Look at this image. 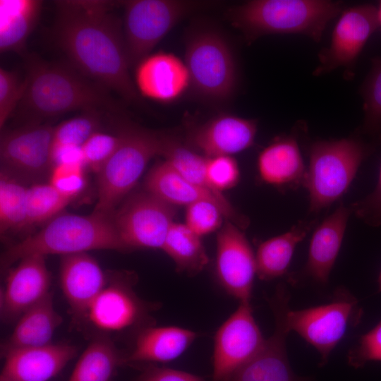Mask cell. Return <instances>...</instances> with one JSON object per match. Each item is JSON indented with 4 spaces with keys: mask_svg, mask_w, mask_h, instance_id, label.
<instances>
[{
    "mask_svg": "<svg viewBox=\"0 0 381 381\" xmlns=\"http://www.w3.org/2000/svg\"><path fill=\"white\" fill-rule=\"evenodd\" d=\"M291 295L284 284H279L274 294L267 298L274 317L275 327L248 362L236 370L227 381H313L292 370L287 356L286 340L290 332L286 324Z\"/></svg>",
    "mask_w": 381,
    "mask_h": 381,
    "instance_id": "cell-12",
    "label": "cell"
},
{
    "mask_svg": "<svg viewBox=\"0 0 381 381\" xmlns=\"http://www.w3.org/2000/svg\"><path fill=\"white\" fill-rule=\"evenodd\" d=\"M71 201L49 182L32 184L28 189L27 228L48 222Z\"/></svg>",
    "mask_w": 381,
    "mask_h": 381,
    "instance_id": "cell-32",
    "label": "cell"
},
{
    "mask_svg": "<svg viewBox=\"0 0 381 381\" xmlns=\"http://www.w3.org/2000/svg\"><path fill=\"white\" fill-rule=\"evenodd\" d=\"M50 274L45 257H25L10 270L1 293V306L6 318L20 316L50 292Z\"/></svg>",
    "mask_w": 381,
    "mask_h": 381,
    "instance_id": "cell-21",
    "label": "cell"
},
{
    "mask_svg": "<svg viewBox=\"0 0 381 381\" xmlns=\"http://www.w3.org/2000/svg\"><path fill=\"white\" fill-rule=\"evenodd\" d=\"M162 250L173 260L179 272L195 275L209 262L201 237L185 224L173 223Z\"/></svg>",
    "mask_w": 381,
    "mask_h": 381,
    "instance_id": "cell-29",
    "label": "cell"
},
{
    "mask_svg": "<svg viewBox=\"0 0 381 381\" xmlns=\"http://www.w3.org/2000/svg\"><path fill=\"white\" fill-rule=\"evenodd\" d=\"M372 147L356 137L321 140L309 148L303 186L309 196V211L318 214L347 192Z\"/></svg>",
    "mask_w": 381,
    "mask_h": 381,
    "instance_id": "cell-5",
    "label": "cell"
},
{
    "mask_svg": "<svg viewBox=\"0 0 381 381\" xmlns=\"http://www.w3.org/2000/svg\"><path fill=\"white\" fill-rule=\"evenodd\" d=\"M197 337L195 332L177 327H145L137 334L133 349L125 362L171 361L184 353Z\"/></svg>",
    "mask_w": 381,
    "mask_h": 381,
    "instance_id": "cell-25",
    "label": "cell"
},
{
    "mask_svg": "<svg viewBox=\"0 0 381 381\" xmlns=\"http://www.w3.org/2000/svg\"><path fill=\"white\" fill-rule=\"evenodd\" d=\"M62 318L54 308L51 292L23 313L4 345V352L19 348L42 346L52 344Z\"/></svg>",
    "mask_w": 381,
    "mask_h": 381,
    "instance_id": "cell-27",
    "label": "cell"
},
{
    "mask_svg": "<svg viewBox=\"0 0 381 381\" xmlns=\"http://www.w3.org/2000/svg\"><path fill=\"white\" fill-rule=\"evenodd\" d=\"M121 140V131L116 134L99 131L94 133L81 146L85 167L97 174L116 151Z\"/></svg>",
    "mask_w": 381,
    "mask_h": 381,
    "instance_id": "cell-35",
    "label": "cell"
},
{
    "mask_svg": "<svg viewBox=\"0 0 381 381\" xmlns=\"http://www.w3.org/2000/svg\"><path fill=\"white\" fill-rule=\"evenodd\" d=\"M257 129L253 119L222 114L195 128L188 142L206 157L231 156L253 145Z\"/></svg>",
    "mask_w": 381,
    "mask_h": 381,
    "instance_id": "cell-19",
    "label": "cell"
},
{
    "mask_svg": "<svg viewBox=\"0 0 381 381\" xmlns=\"http://www.w3.org/2000/svg\"><path fill=\"white\" fill-rule=\"evenodd\" d=\"M329 0H252L226 13L247 40L273 34H300L319 42L327 24L344 9Z\"/></svg>",
    "mask_w": 381,
    "mask_h": 381,
    "instance_id": "cell-3",
    "label": "cell"
},
{
    "mask_svg": "<svg viewBox=\"0 0 381 381\" xmlns=\"http://www.w3.org/2000/svg\"><path fill=\"white\" fill-rule=\"evenodd\" d=\"M349 207L352 213L366 224L374 227L381 226V164L374 189Z\"/></svg>",
    "mask_w": 381,
    "mask_h": 381,
    "instance_id": "cell-41",
    "label": "cell"
},
{
    "mask_svg": "<svg viewBox=\"0 0 381 381\" xmlns=\"http://www.w3.org/2000/svg\"><path fill=\"white\" fill-rule=\"evenodd\" d=\"M352 214L343 202L314 228L303 268L291 280L309 279L325 285L341 247L347 223Z\"/></svg>",
    "mask_w": 381,
    "mask_h": 381,
    "instance_id": "cell-20",
    "label": "cell"
},
{
    "mask_svg": "<svg viewBox=\"0 0 381 381\" xmlns=\"http://www.w3.org/2000/svg\"><path fill=\"white\" fill-rule=\"evenodd\" d=\"M93 250H127L111 215L61 213L40 230L9 247L3 254L2 265L8 267L32 255L64 256Z\"/></svg>",
    "mask_w": 381,
    "mask_h": 381,
    "instance_id": "cell-4",
    "label": "cell"
},
{
    "mask_svg": "<svg viewBox=\"0 0 381 381\" xmlns=\"http://www.w3.org/2000/svg\"><path fill=\"white\" fill-rule=\"evenodd\" d=\"M78 349L68 344H50L4 352L0 381H48L75 356Z\"/></svg>",
    "mask_w": 381,
    "mask_h": 381,
    "instance_id": "cell-22",
    "label": "cell"
},
{
    "mask_svg": "<svg viewBox=\"0 0 381 381\" xmlns=\"http://www.w3.org/2000/svg\"><path fill=\"white\" fill-rule=\"evenodd\" d=\"M214 3L186 0L123 1V36L130 67L136 66L187 16Z\"/></svg>",
    "mask_w": 381,
    "mask_h": 381,
    "instance_id": "cell-7",
    "label": "cell"
},
{
    "mask_svg": "<svg viewBox=\"0 0 381 381\" xmlns=\"http://www.w3.org/2000/svg\"><path fill=\"white\" fill-rule=\"evenodd\" d=\"M206 171L211 185L220 193L235 186L240 179L238 166L231 156L207 157Z\"/></svg>",
    "mask_w": 381,
    "mask_h": 381,
    "instance_id": "cell-39",
    "label": "cell"
},
{
    "mask_svg": "<svg viewBox=\"0 0 381 381\" xmlns=\"http://www.w3.org/2000/svg\"><path fill=\"white\" fill-rule=\"evenodd\" d=\"M134 83L143 97L169 103L190 87V78L184 61L172 53L159 52L135 66Z\"/></svg>",
    "mask_w": 381,
    "mask_h": 381,
    "instance_id": "cell-18",
    "label": "cell"
},
{
    "mask_svg": "<svg viewBox=\"0 0 381 381\" xmlns=\"http://www.w3.org/2000/svg\"><path fill=\"white\" fill-rule=\"evenodd\" d=\"M85 166L83 164H61L52 167L49 183L67 198L73 199L85 186Z\"/></svg>",
    "mask_w": 381,
    "mask_h": 381,
    "instance_id": "cell-37",
    "label": "cell"
},
{
    "mask_svg": "<svg viewBox=\"0 0 381 381\" xmlns=\"http://www.w3.org/2000/svg\"><path fill=\"white\" fill-rule=\"evenodd\" d=\"M361 94L363 109L362 133L375 138L381 136V57L372 59Z\"/></svg>",
    "mask_w": 381,
    "mask_h": 381,
    "instance_id": "cell-33",
    "label": "cell"
},
{
    "mask_svg": "<svg viewBox=\"0 0 381 381\" xmlns=\"http://www.w3.org/2000/svg\"><path fill=\"white\" fill-rule=\"evenodd\" d=\"M54 4V39L72 66L126 101L140 102L129 73L121 21L113 11L119 3L61 0Z\"/></svg>",
    "mask_w": 381,
    "mask_h": 381,
    "instance_id": "cell-1",
    "label": "cell"
},
{
    "mask_svg": "<svg viewBox=\"0 0 381 381\" xmlns=\"http://www.w3.org/2000/svg\"><path fill=\"white\" fill-rule=\"evenodd\" d=\"M59 282L72 313L80 320L107 285L99 264L87 253L61 257Z\"/></svg>",
    "mask_w": 381,
    "mask_h": 381,
    "instance_id": "cell-23",
    "label": "cell"
},
{
    "mask_svg": "<svg viewBox=\"0 0 381 381\" xmlns=\"http://www.w3.org/2000/svg\"><path fill=\"white\" fill-rule=\"evenodd\" d=\"M42 2L38 0L0 1V50L23 54L36 25Z\"/></svg>",
    "mask_w": 381,
    "mask_h": 381,
    "instance_id": "cell-28",
    "label": "cell"
},
{
    "mask_svg": "<svg viewBox=\"0 0 381 381\" xmlns=\"http://www.w3.org/2000/svg\"><path fill=\"white\" fill-rule=\"evenodd\" d=\"M362 315L356 298L340 287L327 303L301 310L289 309L286 324L290 332H296L318 351L320 365L322 366L346 332L360 322Z\"/></svg>",
    "mask_w": 381,
    "mask_h": 381,
    "instance_id": "cell-9",
    "label": "cell"
},
{
    "mask_svg": "<svg viewBox=\"0 0 381 381\" xmlns=\"http://www.w3.org/2000/svg\"><path fill=\"white\" fill-rule=\"evenodd\" d=\"M176 210L145 190L131 195L111 217L126 250L162 249Z\"/></svg>",
    "mask_w": 381,
    "mask_h": 381,
    "instance_id": "cell-10",
    "label": "cell"
},
{
    "mask_svg": "<svg viewBox=\"0 0 381 381\" xmlns=\"http://www.w3.org/2000/svg\"><path fill=\"white\" fill-rule=\"evenodd\" d=\"M26 59L25 89L14 112L25 121L23 125L41 123L75 110L123 111L107 89L72 66L48 62L35 55Z\"/></svg>",
    "mask_w": 381,
    "mask_h": 381,
    "instance_id": "cell-2",
    "label": "cell"
},
{
    "mask_svg": "<svg viewBox=\"0 0 381 381\" xmlns=\"http://www.w3.org/2000/svg\"><path fill=\"white\" fill-rule=\"evenodd\" d=\"M122 361L113 343L98 337L83 351L68 381H109Z\"/></svg>",
    "mask_w": 381,
    "mask_h": 381,
    "instance_id": "cell-30",
    "label": "cell"
},
{
    "mask_svg": "<svg viewBox=\"0 0 381 381\" xmlns=\"http://www.w3.org/2000/svg\"><path fill=\"white\" fill-rule=\"evenodd\" d=\"M257 167L265 183L283 189L303 186L307 167L292 135L277 138L266 146L258 155Z\"/></svg>",
    "mask_w": 381,
    "mask_h": 381,
    "instance_id": "cell-24",
    "label": "cell"
},
{
    "mask_svg": "<svg viewBox=\"0 0 381 381\" xmlns=\"http://www.w3.org/2000/svg\"><path fill=\"white\" fill-rule=\"evenodd\" d=\"M134 279L128 276L107 284L92 303L85 319L93 327L109 332L141 329L152 326L150 313L155 305L140 299L133 291Z\"/></svg>",
    "mask_w": 381,
    "mask_h": 381,
    "instance_id": "cell-14",
    "label": "cell"
},
{
    "mask_svg": "<svg viewBox=\"0 0 381 381\" xmlns=\"http://www.w3.org/2000/svg\"><path fill=\"white\" fill-rule=\"evenodd\" d=\"M317 224V219L301 220L286 232L260 243L255 254L258 277L270 281L283 276L296 246Z\"/></svg>",
    "mask_w": 381,
    "mask_h": 381,
    "instance_id": "cell-26",
    "label": "cell"
},
{
    "mask_svg": "<svg viewBox=\"0 0 381 381\" xmlns=\"http://www.w3.org/2000/svg\"><path fill=\"white\" fill-rule=\"evenodd\" d=\"M28 187L18 179L1 171V234L20 231L27 228V195Z\"/></svg>",
    "mask_w": 381,
    "mask_h": 381,
    "instance_id": "cell-31",
    "label": "cell"
},
{
    "mask_svg": "<svg viewBox=\"0 0 381 381\" xmlns=\"http://www.w3.org/2000/svg\"><path fill=\"white\" fill-rule=\"evenodd\" d=\"M184 62L190 87L200 97L219 102L232 96L236 64L228 42L217 31L203 29L190 34L185 43Z\"/></svg>",
    "mask_w": 381,
    "mask_h": 381,
    "instance_id": "cell-8",
    "label": "cell"
},
{
    "mask_svg": "<svg viewBox=\"0 0 381 381\" xmlns=\"http://www.w3.org/2000/svg\"><path fill=\"white\" fill-rule=\"evenodd\" d=\"M54 126L28 124L3 132L0 142L1 170L24 183H39L50 175Z\"/></svg>",
    "mask_w": 381,
    "mask_h": 381,
    "instance_id": "cell-11",
    "label": "cell"
},
{
    "mask_svg": "<svg viewBox=\"0 0 381 381\" xmlns=\"http://www.w3.org/2000/svg\"><path fill=\"white\" fill-rule=\"evenodd\" d=\"M101 123L100 111H87L64 121L54 128L53 147L81 146Z\"/></svg>",
    "mask_w": 381,
    "mask_h": 381,
    "instance_id": "cell-34",
    "label": "cell"
},
{
    "mask_svg": "<svg viewBox=\"0 0 381 381\" xmlns=\"http://www.w3.org/2000/svg\"><path fill=\"white\" fill-rule=\"evenodd\" d=\"M216 274L229 294L239 302L250 301L256 274L255 255L241 229L229 220L217 236Z\"/></svg>",
    "mask_w": 381,
    "mask_h": 381,
    "instance_id": "cell-16",
    "label": "cell"
},
{
    "mask_svg": "<svg viewBox=\"0 0 381 381\" xmlns=\"http://www.w3.org/2000/svg\"><path fill=\"white\" fill-rule=\"evenodd\" d=\"M377 7V16L379 28H381V1L378 4Z\"/></svg>",
    "mask_w": 381,
    "mask_h": 381,
    "instance_id": "cell-43",
    "label": "cell"
},
{
    "mask_svg": "<svg viewBox=\"0 0 381 381\" xmlns=\"http://www.w3.org/2000/svg\"><path fill=\"white\" fill-rule=\"evenodd\" d=\"M378 28L375 6L363 4L344 8L334 28L329 45L318 54L319 65L313 74L318 76L353 65Z\"/></svg>",
    "mask_w": 381,
    "mask_h": 381,
    "instance_id": "cell-15",
    "label": "cell"
},
{
    "mask_svg": "<svg viewBox=\"0 0 381 381\" xmlns=\"http://www.w3.org/2000/svg\"><path fill=\"white\" fill-rule=\"evenodd\" d=\"M265 341L250 301L240 302L215 334L212 381H227L257 353Z\"/></svg>",
    "mask_w": 381,
    "mask_h": 381,
    "instance_id": "cell-13",
    "label": "cell"
},
{
    "mask_svg": "<svg viewBox=\"0 0 381 381\" xmlns=\"http://www.w3.org/2000/svg\"><path fill=\"white\" fill-rule=\"evenodd\" d=\"M25 89V80H20L13 71L0 69V127L13 115Z\"/></svg>",
    "mask_w": 381,
    "mask_h": 381,
    "instance_id": "cell-38",
    "label": "cell"
},
{
    "mask_svg": "<svg viewBox=\"0 0 381 381\" xmlns=\"http://www.w3.org/2000/svg\"><path fill=\"white\" fill-rule=\"evenodd\" d=\"M136 381H205L202 377L184 371L157 367H147Z\"/></svg>",
    "mask_w": 381,
    "mask_h": 381,
    "instance_id": "cell-42",
    "label": "cell"
},
{
    "mask_svg": "<svg viewBox=\"0 0 381 381\" xmlns=\"http://www.w3.org/2000/svg\"><path fill=\"white\" fill-rule=\"evenodd\" d=\"M145 190L172 205H186L200 200L215 203L225 218L241 229H246L248 219L239 213L224 195H217L193 184L169 162L155 165L145 179Z\"/></svg>",
    "mask_w": 381,
    "mask_h": 381,
    "instance_id": "cell-17",
    "label": "cell"
},
{
    "mask_svg": "<svg viewBox=\"0 0 381 381\" xmlns=\"http://www.w3.org/2000/svg\"><path fill=\"white\" fill-rule=\"evenodd\" d=\"M349 364L356 368L370 361H381V321L363 334L348 353Z\"/></svg>",
    "mask_w": 381,
    "mask_h": 381,
    "instance_id": "cell-40",
    "label": "cell"
},
{
    "mask_svg": "<svg viewBox=\"0 0 381 381\" xmlns=\"http://www.w3.org/2000/svg\"><path fill=\"white\" fill-rule=\"evenodd\" d=\"M114 154L97 174L95 212L111 215L135 186L148 162L162 152V133L125 124Z\"/></svg>",
    "mask_w": 381,
    "mask_h": 381,
    "instance_id": "cell-6",
    "label": "cell"
},
{
    "mask_svg": "<svg viewBox=\"0 0 381 381\" xmlns=\"http://www.w3.org/2000/svg\"><path fill=\"white\" fill-rule=\"evenodd\" d=\"M225 218L221 209L209 200H200L186 206L185 224L202 237L219 229Z\"/></svg>",
    "mask_w": 381,
    "mask_h": 381,
    "instance_id": "cell-36",
    "label": "cell"
},
{
    "mask_svg": "<svg viewBox=\"0 0 381 381\" xmlns=\"http://www.w3.org/2000/svg\"><path fill=\"white\" fill-rule=\"evenodd\" d=\"M378 291L381 292V270L379 273L377 278Z\"/></svg>",
    "mask_w": 381,
    "mask_h": 381,
    "instance_id": "cell-44",
    "label": "cell"
}]
</instances>
